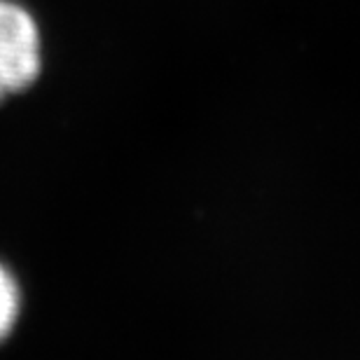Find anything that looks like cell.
Returning a JSON list of instances; mask_svg holds the SVG:
<instances>
[{"mask_svg":"<svg viewBox=\"0 0 360 360\" xmlns=\"http://www.w3.org/2000/svg\"><path fill=\"white\" fill-rule=\"evenodd\" d=\"M40 75V33L33 17L12 0H0V103L28 89Z\"/></svg>","mask_w":360,"mask_h":360,"instance_id":"obj_1","label":"cell"},{"mask_svg":"<svg viewBox=\"0 0 360 360\" xmlns=\"http://www.w3.org/2000/svg\"><path fill=\"white\" fill-rule=\"evenodd\" d=\"M21 311V292L17 278L0 262V342L7 340L19 321Z\"/></svg>","mask_w":360,"mask_h":360,"instance_id":"obj_2","label":"cell"}]
</instances>
